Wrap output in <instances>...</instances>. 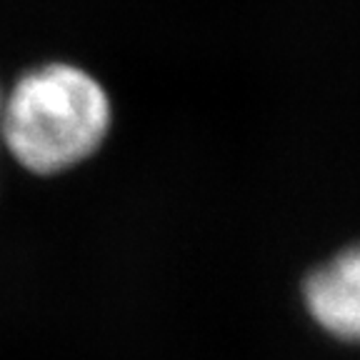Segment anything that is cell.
<instances>
[{
  "instance_id": "3",
  "label": "cell",
  "mask_w": 360,
  "mask_h": 360,
  "mask_svg": "<svg viewBox=\"0 0 360 360\" xmlns=\"http://www.w3.org/2000/svg\"><path fill=\"white\" fill-rule=\"evenodd\" d=\"M0 98H3V85H0Z\"/></svg>"
},
{
  "instance_id": "2",
  "label": "cell",
  "mask_w": 360,
  "mask_h": 360,
  "mask_svg": "<svg viewBox=\"0 0 360 360\" xmlns=\"http://www.w3.org/2000/svg\"><path fill=\"white\" fill-rule=\"evenodd\" d=\"M303 305L323 333L360 345V240L310 270L303 281Z\"/></svg>"
},
{
  "instance_id": "1",
  "label": "cell",
  "mask_w": 360,
  "mask_h": 360,
  "mask_svg": "<svg viewBox=\"0 0 360 360\" xmlns=\"http://www.w3.org/2000/svg\"><path fill=\"white\" fill-rule=\"evenodd\" d=\"M112 125L108 88L73 60L22 70L0 98V148L33 175L78 168L105 143Z\"/></svg>"
}]
</instances>
